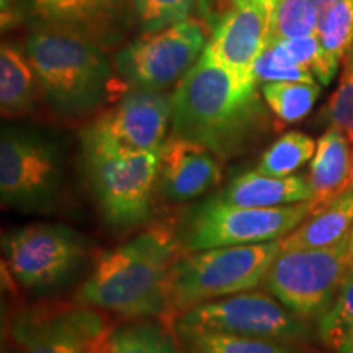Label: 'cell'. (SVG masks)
Here are the masks:
<instances>
[{
	"label": "cell",
	"mask_w": 353,
	"mask_h": 353,
	"mask_svg": "<svg viewBox=\"0 0 353 353\" xmlns=\"http://www.w3.org/2000/svg\"><path fill=\"white\" fill-rule=\"evenodd\" d=\"M2 353H25V352L21 350V348L17 345V343L13 342L10 337H8L7 342L3 341V343H2Z\"/></svg>",
	"instance_id": "obj_33"
},
{
	"label": "cell",
	"mask_w": 353,
	"mask_h": 353,
	"mask_svg": "<svg viewBox=\"0 0 353 353\" xmlns=\"http://www.w3.org/2000/svg\"><path fill=\"white\" fill-rule=\"evenodd\" d=\"M26 2L28 0H0L3 30L13 28L26 19Z\"/></svg>",
	"instance_id": "obj_31"
},
{
	"label": "cell",
	"mask_w": 353,
	"mask_h": 353,
	"mask_svg": "<svg viewBox=\"0 0 353 353\" xmlns=\"http://www.w3.org/2000/svg\"><path fill=\"white\" fill-rule=\"evenodd\" d=\"M255 82H316L311 70L293 63L278 44H267L254 65Z\"/></svg>",
	"instance_id": "obj_29"
},
{
	"label": "cell",
	"mask_w": 353,
	"mask_h": 353,
	"mask_svg": "<svg viewBox=\"0 0 353 353\" xmlns=\"http://www.w3.org/2000/svg\"><path fill=\"white\" fill-rule=\"evenodd\" d=\"M319 38L325 56L335 65L353 57V0H337L319 17Z\"/></svg>",
	"instance_id": "obj_26"
},
{
	"label": "cell",
	"mask_w": 353,
	"mask_h": 353,
	"mask_svg": "<svg viewBox=\"0 0 353 353\" xmlns=\"http://www.w3.org/2000/svg\"><path fill=\"white\" fill-rule=\"evenodd\" d=\"M61 161L54 145L32 132L3 130L0 139V198L6 208L50 210L59 196Z\"/></svg>",
	"instance_id": "obj_12"
},
{
	"label": "cell",
	"mask_w": 353,
	"mask_h": 353,
	"mask_svg": "<svg viewBox=\"0 0 353 353\" xmlns=\"http://www.w3.org/2000/svg\"><path fill=\"white\" fill-rule=\"evenodd\" d=\"M353 231V192L330 203L319 213L309 214L299 226L280 241L281 250L324 249L348 237Z\"/></svg>",
	"instance_id": "obj_20"
},
{
	"label": "cell",
	"mask_w": 353,
	"mask_h": 353,
	"mask_svg": "<svg viewBox=\"0 0 353 353\" xmlns=\"http://www.w3.org/2000/svg\"><path fill=\"white\" fill-rule=\"evenodd\" d=\"M352 149L342 131L330 128L321 136L316 154L311 159L309 185L312 196L309 200L311 214L327 208L330 203L345 195L350 185Z\"/></svg>",
	"instance_id": "obj_17"
},
{
	"label": "cell",
	"mask_w": 353,
	"mask_h": 353,
	"mask_svg": "<svg viewBox=\"0 0 353 353\" xmlns=\"http://www.w3.org/2000/svg\"><path fill=\"white\" fill-rule=\"evenodd\" d=\"M350 249H352V254H353V231L350 234Z\"/></svg>",
	"instance_id": "obj_36"
},
{
	"label": "cell",
	"mask_w": 353,
	"mask_h": 353,
	"mask_svg": "<svg viewBox=\"0 0 353 353\" xmlns=\"http://www.w3.org/2000/svg\"><path fill=\"white\" fill-rule=\"evenodd\" d=\"M99 353H110V352H108V342H107V343H105V347H103V348H101V350H100Z\"/></svg>",
	"instance_id": "obj_35"
},
{
	"label": "cell",
	"mask_w": 353,
	"mask_h": 353,
	"mask_svg": "<svg viewBox=\"0 0 353 353\" xmlns=\"http://www.w3.org/2000/svg\"><path fill=\"white\" fill-rule=\"evenodd\" d=\"M348 192H353V149H352V169H350V185H348Z\"/></svg>",
	"instance_id": "obj_34"
},
{
	"label": "cell",
	"mask_w": 353,
	"mask_h": 353,
	"mask_svg": "<svg viewBox=\"0 0 353 353\" xmlns=\"http://www.w3.org/2000/svg\"><path fill=\"white\" fill-rule=\"evenodd\" d=\"M41 85L28 56L20 46L2 43L0 48V110L3 118L25 117L37 110Z\"/></svg>",
	"instance_id": "obj_19"
},
{
	"label": "cell",
	"mask_w": 353,
	"mask_h": 353,
	"mask_svg": "<svg viewBox=\"0 0 353 353\" xmlns=\"http://www.w3.org/2000/svg\"><path fill=\"white\" fill-rule=\"evenodd\" d=\"M273 8L265 0H231L206 51L236 77L255 82L254 65L267 44Z\"/></svg>",
	"instance_id": "obj_14"
},
{
	"label": "cell",
	"mask_w": 353,
	"mask_h": 353,
	"mask_svg": "<svg viewBox=\"0 0 353 353\" xmlns=\"http://www.w3.org/2000/svg\"><path fill=\"white\" fill-rule=\"evenodd\" d=\"M311 196L312 190L306 176H268L252 170L236 176L214 198L245 208H276L309 201Z\"/></svg>",
	"instance_id": "obj_18"
},
{
	"label": "cell",
	"mask_w": 353,
	"mask_h": 353,
	"mask_svg": "<svg viewBox=\"0 0 353 353\" xmlns=\"http://www.w3.org/2000/svg\"><path fill=\"white\" fill-rule=\"evenodd\" d=\"M110 353H187L179 334L157 322L121 325L108 337Z\"/></svg>",
	"instance_id": "obj_21"
},
{
	"label": "cell",
	"mask_w": 353,
	"mask_h": 353,
	"mask_svg": "<svg viewBox=\"0 0 353 353\" xmlns=\"http://www.w3.org/2000/svg\"><path fill=\"white\" fill-rule=\"evenodd\" d=\"M103 311L79 303L21 309L8 337L25 353H99L110 337Z\"/></svg>",
	"instance_id": "obj_11"
},
{
	"label": "cell",
	"mask_w": 353,
	"mask_h": 353,
	"mask_svg": "<svg viewBox=\"0 0 353 353\" xmlns=\"http://www.w3.org/2000/svg\"><path fill=\"white\" fill-rule=\"evenodd\" d=\"M2 252L10 275L26 290H50L81 267L88 250L82 236L61 224H30L6 232Z\"/></svg>",
	"instance_id": "obj_10"
},
{
	"label": "cell",
	"mask_w": 353,
	"mask_h": 353,
	"mask_svg": "<svg viewBox=\"0 0 353 353\" xmlns=\"http://www.w3.org/2000/svg\"><path fill=\"white\" fill-rule=\"evenodd\" d=\"M311 214L309 201L276 208H245L211 198L188 216L180 244L183 252L281 241Z\"/></svg>",
	"instance_id": "obj_8"
},
{
	"label": "cell",
	"mask_w": 353,
	"mask_h": 353,
	"mask_svg": "<svg viewBox=\"0 0 353 353\" xmlns=\"http://www.w3.org/2000/svg\"><path fill=\"white\" fill-rule=\"evenodd\" d=\"M223 176L221 159L210 149L172 136L161 149L159 188L167 201L183 203L216 187Z\"/></svg>",
	"instance_id": "obj_15"
},
{
	"label": "cell",
	"mask_w": 353,
	"mask_h": 353,
	"mask_svg": "<svg viewBox=\"0 0 353 353\" xmlns=\"http://www.w3.org/2000/svg\"><path fill=\"white\" fill-rule=\"evenodd\" d=\"M309 2L312 3V7L316 8L317 12V17H321L322 13H324L327 8L332 6L334 2H337V0H309Z\"/></svg>",
	"instance_id": "obj_32"
},
{
	"label": "cell",
	"mask_w": 353,
	"mask_h": 353,
	"mask_svg": "<svg viewBox=\"0 0 353 353\" xmlns=\"http://www.w3.org/2000/svg\"><path fill=\"white\" fill-rule=\"evenodd\" d=\"M316 145L311 136L290 131L268 145L254 170L268 176H291L314 157Z\"/></svg>",
	"instance_id": "obj_23"
},
{
	"label": "cell",
	"mask_w": 353,
	"mask_h": 353,
	"mask_svg": "<svg viewBox=\"0 0 353 353\" xmlns=\"http://www.w3.org/2000/svg\"><path fill=\"white\" fill-rule=\"evenodd\" d=\"M187 353H304L293 343L216 332H176Z\"/></svg>",
	"instance_id": "obj_22"
},
{
	"label": "cell",
	"mask_w": 353,
	"mask_h": 353,
	"mask_svg": "<svg viewBox=\"0 0 353 353\" xmlns=\"http://www.w3.org/2000/svg\"><path fill=\"white\" fill-rule=\"evenodd\" d=\"M321 85L316 82H268L262 85V97L280 121H301L319 99Z\"/></svg>",
	"instance_id": "obj_25"
},
{
	"label": "cell",
	"mask_w": 353,
	"mask_h": 353,
	"mask_svg": "<svg viewBox=\"0 0 353 353\" xmlns=\"http://www.w3.org/2000/svg\"><path fill=\"white\" fill-rule=\"evenodd\" d=\"M182 252L169 226L144 229L100 255L74 301L130 319L164 316L167 280Z\"/></svg>",
	"instance_id": "obj_2"
},
{
	"label": "cell",
	"mask_w": 353,
	"mask_h": 353,
	"mask_svg": "<svg viewBox=\"0 0 353 353\" xmlns=\"http://www.w3.org/2000/svg\"><path fill=\"white\" fill-rule=\"evenodd\" d=\"M352 268L348 236L324 249L280 250L262 286L296 316L319 319L332 306Z\"/></svg>",
	"instance_id": "obj_6"
},
{
	"label": "cell",
	"mask_w": 353,
	"mask_h": 353,
	"mask_svg": "<svg viewBox=\"0 0 353 353\" xmlns=\"http://www.w3.org/2000/svg\"><path fill=\"white\" fill-rule=\"evenodd\" d=\"M161 149L120 151L82 138L88 185L101 218L110 228L130 231L151 219L154 190L161 172Z\"/></svg>",
	"instance_id": "obj_5"
},
{
	"label": "cell",
	"mask_w": 353,
	"mask_h": 353,
	"mask_svg": "<svg viewBox=\"0 0 353 353\" xmlns=\"http://www.w3.org/2000/svg\"><path fill=\"white\" fill-rule=\"evenodd\" d=\"M25 52L43 99L59 117H87L107 101L114 65L97 39L72 30L33 25Z\"/></svg>",
	"instance_id": "obj_3"
},
{
	"label": "cell",
	"mask_w": 353,
	"mask_h": 353,
	"mask_svg": "<svg viewBox=\"0 0 353 353\" xmlns=\"http://www.w3.org/2000/svg\"><path fill=\"white\" fill-rule=\"evenodd\" d=\"M322 343L335 353H353V268L332 306L317 319Z\"/></svg>",
	"instance_id": "obj_24"
},
{
	"label": "cell",
	"mask_w": 353,
	"mask_h": 353,
	"mask_svg": "<svg viewBox=\"0 0 353 353\" xmlns=\"http://www.w3.org/2000/svg\"><path fill=\"white\" fill-rule=\"evenodd\" d=\"M317 23L319 17L309 0H276L267 44L316 34Z\"/></svg>",
	"instance_id": "obj_27"
},
{
	"label": "cell",
	"mask_w": 353,
	"mask_h": 353,
	"mask_svg": "<svg viewBox=\"0 0 353 353\" xmlns=\"http://www.w3.org/2000/svg\"><path fill=\"white\" fill-rule=\"evenodd\" d=\"M128 0H28L26 19L33 25L72 30L103 41L117 28Z\"/></svg>",
	"instance_id": "obj_16"
},
{
	"label": "cell",
	"mask_w": 353,
	"mask_h": 353,
	"mask_svg": "<svg viewBox=\"0 0 353 353\" xmlns=\"http://www.w3.org/2000/svg\"><path fill=\"white\" fill-rule=\"evenodd\" d=\"M268 125L257 82L234 76L206 48L175 88L172 136L210 149L221 161L254 149Z\"/></svg>",
	"instance_id": "obj_1"
},
{
	"label": "cell",
	"mask_w": 353,
	"mask_h": 353,
	"mask_svg": "<svg viewBox=\"0 0 353 353\" xmlns=\"http://www.w3.org/2000/svg\"><path fill=\"white\" fill-rule=\"evenodd\" d=\"M198 0H131L136 23L143 33H152L188 20Z\"/></svg>",
	"instance_id": "obj_28"
},
{
	"label": "cell",
	"mask_w": 353,
	"mask_h": 353,
	"mask_svg": "<svg viewBox=\"0 0 353 353\" xmlns=\"http://www.w3.org/2000/svg\"><path fill=\"white\" fill-rule=\"evenodd\" d=\"M174 95L156 88H131L88 125L82 138L120 151H157L172 126Z\"/></svg>",
	"instance_id": "obj_13"
},
{
	"label": "cell",
	"mask_w": 353,
	"mask_h": 353,
	"mask_svg": "<svg viewBox=\"0 0 353 353\" xmlns=\"http://www.w3.org/2000/svg\"><path fill=\"white\" fill-rule=\"evenodd\" d=\"M280 250L273 241L182 252L167 280L164 317L174 321L190 307L257 290Z\"/></svg>",
	"instance_id": "obj_4"
},
{
	"label": "cell",
	"mask_w": 353,
	"mask_h": 353,
	"mask_svg": "<svg viewBox=\"0 0 353 353\" xmlns=\"http://www.w3.org/2000/svg\"><path fill=\"white\" fill-rule=\"evenodd\" d=\"M206 48L205 28L185 20L152 33H143L113 57L117 74L130 88L164 90L188 72Z\"/></svg>",
	"instance_id": "obj_9"
},
{
	"label": "cell",
	"mask_w": 353,
	"mask_h": 353,
	"mask_svg": "<svg viewBox=\"0 0 353 353\" xmlns=\"http://www.w3.org/2000/svg\"><path fill=\"white\" fill-rule=\"evenodd\" d=\"M343 63L341 82L327 103V120L330 128L342 131L353 143V57Z\"/></svg>",
	"instance_id": "obj_30"
},
{
	"label": "cell",
	"mask_w": 353,
	"mask_h": 353,
	"mask_svg": "<svg viewBox=\"0 0 353 353\" xmlns=\"http://www.w3.org/2000/svg\"><path fill=\"white\" fill-rule=\"evenodd\" d=\"M175 332H216L285 343L311 339L306 319L270 293L244 291L190 307L174 319Z\"/></svg>",
	"instance_id": "obj_7"
}]
</instances>
